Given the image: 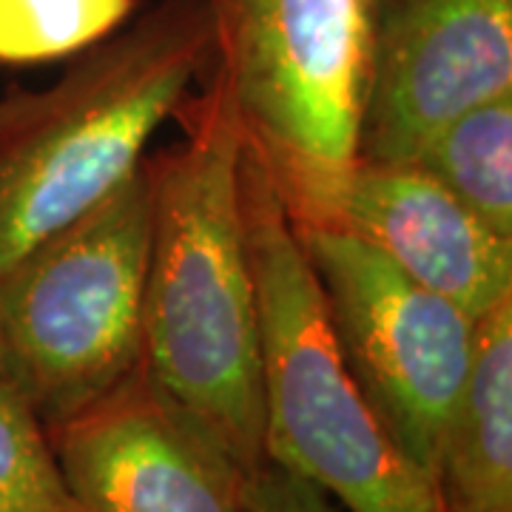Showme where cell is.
I'll use <instances>...</instances> for the list:
<instances>
[{
    "label": "cell",
    "mask_w": 512,
    "mask_h": 512,
    "mask_svg": "<svg viewBox=\"0 0 512 512\" xmlns=\"http://www.w3.org/2000/svg\"><path fill=\"white\" fill-rule=\"evenodd\" d=\"M177 117L183 137L146 154L151 245L143 367L254 473L265 464L262 330L242 208L245 137L208 66Z\"/></svg>",
    "instance_id": "1"
},
{
    "label": "cell",
    "mask_w": 512,
    "mask_h": 512,
    "mask_svg": "<svg viewBox=\"0 0 512 512\" xmlns=\"http://www.w3.org/2000/svg\"><path fill=\"white\" fill-rule=\"evenodd\" d=\"M202 0H157L46 89L0 94V271L123 185L211 66Z\"/></svg>",
    "instance_id": "2"
},
{
    "label": "cell",
    "mask_w": 512,
    "mask_h": 512,
    "mask_svg": "<svg viewBox=\"0 0 512 512\" xmlns=\"http://www.w3.org/2000/svg\"><path fill=\"white\" fill-rule=\"evenodd\" d=\"M242 208L262 330L265 461L345 512H447L439 481L393 444L353 382L299 234L248 148Z\"/></svg>",
    "instance_id": "3"
},
{
    "label": "cell",
    "mask_w": 512,
    "mask_h": 512,
    "mask_svg": "<svg viewBox=\"0 0 512 512\" xmlns=\"http://www.w3.org/2000/svg\"><path fill=\"white\" fill-rule=\"evenodd\" d=\"M248 154L293 228H339L367 86V0H202Z\"/></svg>",
    "instance_id": "4"
},
{
    "label": "cell",
    "mask_w": 512,
    "mask_h": 512,
    "mask_svg": "<svg viewBox=\"0 0 512 512\" xmlns=\"http://www.w3.org/2000/svg\"><path fill=\"white\" fill-rule=\"evenodd\" d=\"M148 163L0 271V382L52 430L143 365Z\"/></svg>",
    "instance_id": "5"
},
{
    "label": "cell",
    "mask_w": 512,
    "mask_h": 512,
    "mask_svg": "<svg viewBox=\"0 0 512 512\" xmlns=\"http://www.w3.org/2000/svg\"><path fill=\"white\" fill-rule=\"evenodd\" d=\"M296 234L353 382L393 444L439 481L478 319L416 285L345 228Z\"/></svg>",
    "instance_id": "6"
},
{
    "label": "cell",
    "mask_w": 512,
    "mask_h": 512,
    "mask_svg": "<svg viewBox=\"0 0 512 512\" xmlns=\"http://www.w3.org/2000/svg\"><path fill=\"white\" fill-rule=\"evenodd\" d=\"M512 92V0H367L356 163H413L461 111Z\"/></svg>",
    "instance_id": "7"
},
{
    "label": "cell",
    "mask_w": 512,
    "mask_h": 512,
    "mask_svg": "<svg viewBox=\"0 0 512 512\" xmlns=\"http://www.w3.org/2000/svg\"><path fill=\"white\" fill-rule=\"evenodd\" d=\"M46 436L86 512H248L254 473L143 365Z\"/></svg>",
    "instance_id": "8"
},
{
    "label": "cell",
    "mask_w": 512,
    "mask_h": 512,
    "mask_svg": "<svg viewBox=\"0 0 512 512\" xmlns=\"http://www.w3.org/2000/svg\"><path fill=\"white\" fill-rule=\"evenodd\" d=\"M339 228L473 319L512 299V239L498 237L419 165L356 163Z\"/></svg>",
    "instance_id": "9"
},
{
    "label": "cell",
    "mask_w": 512,
    "mask_h": 512,
    "mask_svg": "<svg viewBox=\"0 0 512 512\" xmlns=\"http://www.w3.org/2000/svg\"><path fill=\"white\" fill-rule=\"evenodd\" d=\"M439 484L447 512L512 510V299L478 319Z\"/></svg>",
    "instance_id": "10"
},
{
    "label": "cell",
    "mask_w": 512,
    "mask_h": 512,
    "mask_svg": "<svg viewBox=\"0 0 512 512\" xmlns=\"http://www.w3.org/2000/svg\"><path fill=\"white\" fill-rule=\"evenodd\" d=\"M473 217L512 239V92L461 111L416 154Z\"/></svg>",
    "instance_id": "11"
},
{
    "label": "cell",
    "mask_w": 512,
    "mask_h": 512,
    "mask_svg": "<svg viewBox=\"0 0 512 512\" xmlns=\"http://www.w3.org/2000/svg\"><path fill=\"white\" fill-rule=\"evenodd\" d=\"M137 0H0V63L74 57L114 35Z\"/></svg>",
    "instance_id": "12"
},
{
    "label": "cell",
    "mask_w": 512,
    "mask_h": 512,
    "mask_svg": "<svg viewBox=\"0 0 512 512\" xmlns=\"http://www.w3.org/2000/svg\"><path fill=\"white\" fill-rule=\"evenodd\" d=\"M0 512H86L60 473L46 427L0 382Z\"/></svg>",
    "instance_id": "13"
},
{
    "label": "cell",
    "mask_w": 512,
    "mask_h": 512,
    "mask_svg": "<svg viewBox=\"0 0 512 512\" xmlns=\"http://www.w3.org/2000/svg\"><path fill=\"white\" fill-rule=\"evenodd\" d=\"M248 512H339V507L316 484L265 461L248 484Z\"/></svg>",
    "instance_id": "14"
},
{
    "label": "cell",
    "mask_w": 512,
    "mask_h": 512,
    "mask_svg": "<svg viewBox=\"0 0 512 512\" xmlns=\"http://www.w3.org/2000/svg\"><path fill=\"white\" fill-rule=\"evenodd\" d=\"M504 512H512V510H504Z\"/></svg>",
    "instance_id": "15"
}]
</instances>
